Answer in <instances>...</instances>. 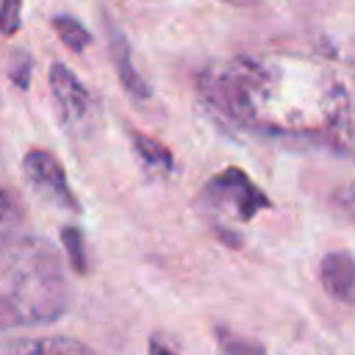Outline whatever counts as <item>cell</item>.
I'll list each match as a JSON object with an SVG mask.
<instances>
[{
	"label": "cell",
	"instance_id": "ba28073f",
	"mask_svg": "<svg viewBox=\"0 0 355 355\" xmlns=\"http://www.w3.org/2000/svg\"><path fill=\"white\" fill-rule=\"evenodd\" d=\"M105 33H108V47H111V61L116 64V75L122 80V86L128 89V94H133L136 100H147L153 94L150 83L139 75V69L133 67V55H130V44L125 39V33L116 28L114 19H105Z\"/></svg>",
	"mask_w": 355,
	"mask_h": 355
},
{
	"label": "cell",
	"instance_id": "30bf717a",
	"mask_svg": "<svg viewBox=\"0 0 355 355\" xmlns=\"http://www.w3.org/2000/svg\"><path fill=\"white\" fill-rule=\"evenodd\" d=\"M53 28H55L58 39H61L69 50H75V53H80V50L92 42L89 28H86L80 19H75L72 14H55V17H53Z\"/></svg>",
	"mask_w": 355,
	"mask_h": 355
},
{
	"label": "cell",
	"instance_id": "277c9868",
	"mask_svg": "<svg viewBox=\"0 0 355 355\" xmlns=\"http://www.w3.org/2000/svg\"><path fill=\"white\" fill-rule=\"evenodd\" d=\"M47 80H50V97H53L61 128L69 130L72 136H86L97 116V105H94V97L89 94V89L61 61L50 64Z\"/></svg>",
	"mask_w": 355,
	"mask_h": 355
},
{
	"label": "cell",
	"instance_id": "5b68a950",
	"mask_svg": "<svg viewBox=\"0 0 355 355\" xmlns=\"http://www.w3.org/2000/svg\"><path fill=\"white\" fill-rule=\"evenodd\" d=\"M22 172H25V180L28 186L50 205L61 208V211H72L78 214L80 211V202L67 180V172L61 166V161L47 153V150H31L25 158H22Z\"/></svg>",
	"mask_w": 355,
	"mask_h": 355
},
{
	"label": "cell",
	"instance_id": "2e32d148",
	"mask_svg": "<svg viewBox=\"0 0 355 355\" xmlns=\"http://www.w3.org/2000/svg\"><path fill=\"white\" fill-rule=\"evenodd\" d=\"M11 80H14L19 89H28V86H31V58H28V53H17V55H14Z\"/></svg>",
	"mask_w": 355,
	"mask_h": 355
},
{
	"label": "cell",
	"instance_id": "5bb4252c",
	"mask_svg": "<svg viewBox=\"0 0 355 355\" xmlns=\"http://www.w3.org/2000/svg\"><path fill=\"white\" fill-rule=\"evenodd\" d=\"M22 25V0H0V33L14 36Z\"/></svg>",
	"mask_w": 355,
	"mask_h": 355
},
{
	"label": "cell",
	"instance_id": "6da1fadb",
	"mask_svg": "<svg viewBox=\"0 0 355 355\" xmlns=\"http://www.w3.org/2000/svg\"><path fill=\"white\" fill-rule=\"evenodd\" d=\"M197 89L202 105L233 130L319 147H330L355 108L333 72L286 55L216 58L200 72Z\"/></svg>",
	"mask_w": 355,
	"mask_h": 355
},
{
	"label": "cell",
	"instance_id": "9c48e42d",
	"mask_svg": "<svg viewBox=\"0 0 355 355\" xmlns=\"http://www.w3.org/2000/svg\"><path fill=\"white\" fill-rule=\"evenodd\" d=\"M130 144H133L139 161H141L153 175H172V172H175V158H172L169 147L161 144L158 139H150V136L133 130V133H130Z\"/></svg>",
	"mask_w": 355,
	"mask_h": 355
},
{
	"label": "cell",
	"instance_id": "8992f818",
	"mask_svg": "<svg viewBox=\"0 0 355 355\" xmlns=\"http://www.w3.org/2000/svg\"><path fill=\"white\" fill-rule=\"evenodd\" d=\"M0 355H103L69 336H0Z\"/></svg>",
	"mask_w": 355,
	"mask_h": 355
},
{
	"label": "cell",
	"instance_id": "ffe728a7",
	"mask_svg": "<svg viewBox=\"0 0 355 355\" xmlns=\"http://www.w3.org/2000/svg\"><path fill=\"white\" fill-rule=\"evenodd\" d=\"M352 72H355V47H352Z\"/></svg>",
	"mask_w": 355,
	"mask_h": 355
},
{
	"label": "cell",
	"instance_id": "3957f363",
	"mask_svg": "<svg viewBox=\"0 0 355 355\" xmlns=\"http://www.w3.org/2000/svg\"><path fill=\"white\" fill-rule=\"evenodd\" d=\"M200 202L214 214H230L239 222L255 219L261 211H266L272 202L263 194V189L239 166H227L216 172L200 194Z\"/></svg>",
	"mask_w": 355,
	"mask_h": 355
},
{
	"label": "cell",
	"instance_id": "7c38bea8",
	"mask_svg": "<svg viewBox=\"0 0 355 355\" xmlns=\"http://www.w3.org/2000/svg\"><path fill=\"white\" fill-rule=\"evenodd\" d=\"M216 338H219V349L222 355H263V347L258 341H250V338H241L225 327L216 330Z\"/></svg>",
	"mask_w": 355,
	"mask_h": 355
},
{
	"label": "cell",
	"instance_id": "9a60e30c",
	"mask_svg": "<svg viewBox=\"0 0 355 355\" xmlns=\"http://www.w3.org/2000/svg\"><path fill=\"white\" fill-rule=\"evenodd\" d=\"M17 219H19V208H17L14 197L0 186V236H8L11 227L17 225Z\"/></svg>",
	"mask_w": 355,
	"mask_h": 355
},
{
	"label": "cell",
	"instance_id": "4fadbf2b",
	"mask_svg": "<svg viewBox=\"0 0 355 355\" xmlns=\"http://www.w3.org/2000/svg\"><path fill=\"white\" fill-rule=\"evenodd\" d=\"M61 241L67 247V258L72 263L75 272H86V250H83V233L78 227H64L61 230Z\"/></svg>",
	"mask_w": 355,
	"mask_h": 355
},
{
	"label": "cell",
	"instance_id": "d6986e66",
	"mask_svg": "<svg viewBox=\"0 0 355 355\" xmlns=\"http://www.w3.org/2000/svg\"><path fill=\"white\" fill-rule=\"evenodd\" d=\"M225 3H230V6H252L255 0H225Z\"/></svg>",
	"mask_w": 355,
	"mask_h": 355
},
{
	"label": "cell",
	"instance_id": "ac0fdd59",
	"mask_svg": "<svg viewBox=\"0 0 355 355\" xmlns=\"http://www.w3.org/2000/svg\"><path fill=\"white\" fill-rule=\"evenodd\" d=\"M147 355H175V352H172L166 344H161V341H155V338H153V341H150V349H147Z\"/></svg>",
	"mask_w": 355,
	"mask_h": 355
},
{
	"label": "cell",
	"instance_id": "8fae6325",
	"mask_svg": "<svg viewBox=\"0 0 355 355\" xmlns=\"http://www.w3.org/2000/svg\"><path fill=\"white\" fill-rule=\"evenodd\" d=\"M327 150H333V153L347 155V158L355 161V108L341 119V125L330 136V147Z\"/></svg>",
	"mask_w": 355,
	"mask_h": 355
},
{
	"label": "cell",
	"instance_id": "e0dca14e",
	"mask_svg": "<svg viewBox=\"0 0 355 355\" xmlns=\"http://www.w3.org/2000/svg\"><path fill=\"white\" fill-rule=\"evenodd\" d=\"M336 202H338V208L355 222V183L338 189V191H336Z\"/></svg>",
	"mask_w": 355,
	"mask_h": 355
},
{
	"label": "cell",
	"instance_id": "7a4b0ae2",
	"mask_svg": "<svg viewBox=\"0 0 355 355\" xmlns=\"http://www.w3.org/2000/svg\"><path fill=\"white\" fill-rule=\"evenodd\" d=\"M69 308V280L58 250L31 233L0 236V333L39 327Z\"/></svg>",
	"mask_w": 355,
	"mask_h": 355
},
{
	"label": "cell",
	"instance_id": "52a82bcc",
	"mask_svg": "<svg viewBox=\"0 0 355 355\" xmlns=\"http://www.w3.org/2000/svg\"><path fill=\"white\" fill-rule=\"evenodd\" d=\"M322 288L347 305H355V255L347 250H333L319 261Z\"/></svg>",
	"mask_w": 355,
	"mask_h": 355
}]
</instances>
